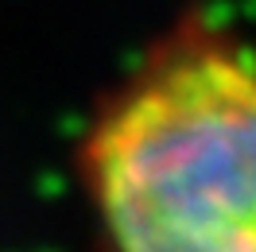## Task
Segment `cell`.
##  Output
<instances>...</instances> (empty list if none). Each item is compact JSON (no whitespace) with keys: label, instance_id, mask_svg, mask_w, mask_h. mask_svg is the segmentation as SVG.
<instances>
[{"label":"cell","instance_id":"cell-1","mask_svg":"<svg viewBox=\"0 0 256 252\" xmlns=\"http://www.w3.org/2000/svg\"><path fill=\"white\" fill-rule=\"evenodd\" d=\"M105 233L144 252H256V47L202 12L163 32L82 148Z\"/></svg>","mask_w":256,"mask_h":252}]
</instances>
